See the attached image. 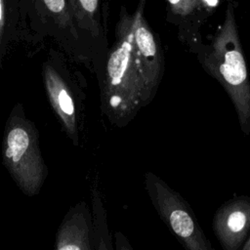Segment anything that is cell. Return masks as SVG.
I'll list each match as a JSON object with an SVG mask.
<instances>
[{"label": "cell", "mask_w": 250, "mask_h": 250, "mask_svg": "<svg viewBox=\"0 0 250 250\" xmlns=\"http://www.w3.org/2000/svg\"><path fill=\"white\" fill-rule=\"evenodd\" d=\"M192 54L203 70L225 89L237 114L241 132L250 135V79L233 3H228L225 20L210 43L203 42Z\"/></svg>", "instance_id": "6da1fadb"}, {"label": "cell", "mask_w": 250, "mask_h": 250, "mask_svg": "<svg viewBox=\"0 0 250 250\" xmlns=\"http://www.w3.org/2000/svg\"><path fill=\"white\" fill-rule=\"evenodd\" d=\"M102 97L104 112L119 126L148 104L134 53L132 14L125 6L120 8L115 41L107 53Z\"/></svg>", "instance_id": "7a4b0ae2"}, {"label": "cell", "mask_w": 250, "mask_h": 250, "mask_svg": "<svg viewBox=\"0 0 250 250\" xmlns=\"http://www.w3.org/2000/svg\"><path fill=\"white\" fill-rule=\"evenodd\" d=\"M2 148L4 164L18 187L28 196L36 195L47 169L39 149L37 131L25 118L21 104L13 109L6 123Z\"/></svg>", "instance_id": "3957f363"}, {"label": "cell", "mask_w": 250, "mask_h": 250, "mask_svg": "<svg viewBox=\"0 0 250 250\" xmlns=\"http://www.w3.org/2000/svg\"><path fill=\"white\" fill-rule=\"evenodd\" d=\"M148 196L161 220L187 250H213L188 202L152 172L145 174Z\"/></svg>", "instance_id": "277c9868"}, {"label": "cell", "mask_w": 250, "mask_h": 250, "mask_svg": "<svg viewBox=\"0 0 250 250\" xmlns=\"http://www.w3.org/2000/svg\"><path fill=\"white\" fill-rule=\"evenodd\" d=\"M23 28L35 35L51 36L70 51L84 50L67 0H20Z\"/></svg>", "instance_id": "5b68a950"}, {"label": "cell", "mask_w": 250, "mask_h": 250, "mask_svg": "<svg viewBox=\"0 0 250 250\" xmlns=\"http://www.w3.org/2000/svg\"><path fill=\"white\" fill-rule=\"evenodd\" d=\"M145 4L146 0H140L132 14V32L136 62L149 103L155 96L164 73V56L157 35L145 18Z\"/></svg>", "instance_id": "8992f818"}, {"label": "cell", "mask_w": 250, "mask_h": 250, "mask_svg": "<svg viewBox=\"0 0 250 250\" xmlns=\"http://www.w3.org/2000/svg\"><path fill=\"white\" fill-rule=\"evenodd\" d=\"M221 0H166V20L177 27L179 40L193 53L202 43L201 27Z\"/></svg>", "instance_id": "52a82bcc"}, {"label": "cell", "mask_w": 250, "mask_h": 250, "mask_svg": "<svg viewBox=\"0 0 250 250\" xmlns=\"http://www.w3.org/2000/svg\"><path fill=\"white\" fill-rule=\"evenodd\" d=\"M212 227L224 250L242 248L250 234V197L238 195L223 203L214 214Z\"/></svg>", "instance_id": "ba28073f"}, {"label": "cell", "mask_w": 250, "mask_h": 250, "mask_svg": "<svg viewBox=\"0 0 250 250\" xmlns=\"http://www.w3.org/2000/svg\"><path fill=\"white\" fill-rule=\"evenodd\" d=\"M79 39L85 49L106 45L105 20L102 0H67Z\"/></svg>", "instance_id": "9c48e42d"}, {"label": "cell", "mask_w": 250, "mask_h": 250, "mask_svg": "<svg viewBox=\"0 0 250 250\" xmlns=\"http://www.w3.org/2000/svg\"><path fill=\"white\" fill-rule=\"evenodd\" d=\"M43 73L45 88L50 104L59 116L68 137L75 145H77L78 132L76 107L71 90L64 78L52 64L46 63L44 65Z\"/></svg>", "instance_id": "30bf717a"}, {"label": "cell", "mask_w": 250, "mask_h": 250, "mask_svg": "<svg viewBox=\"0 0 250 250\" xmlns=\"http://www.w3.org/2000/svg\"><path fill=\"white\" fill-rule=\"evenodd\" d=\"M92 227L89 212L84 203H80L68 212L62 223L56 238L58 250H89L91 245Z\"/></svg>", "instance_id": "8fae6325"}, {"label": "cell", "mask_w": 250, "mask_h": 250, "mask_svg": "<svg viewBox=\"0 0 250 250\" xmlns=\"http://www.w3.org/2000/svg\"><path fill=\"white\" fill-rule=\"evenodd\" d=\"M22 29L20 0H0V56Z\"/></svg>", "instance_id": "7c38bea8"}, {"label": "cell", "mask_w": 250, "mask_h": 250, "mask_svg": "<svg viewBox=\"0 0 250 250\" xmlns=\"http://www.w3.org/2000/svg\"><path fill=\"white\" fill-rule=\"evenodd\" d=\"M242 250H250V234L242 246Z\"/></svg>", "instance_id": "4fadbf2b"}, {"label": "cell", "mask_w": 250, "mask_h": 250, "mask_svg": "<svg viewBox=\"0 0 250 250\" xmlns=\"http://www.w3.org/2000/svg\"><path fill=\"white\" fill-rule=\"evenodd\" d=\"M228 3H233L234 2V0H226Z\"/></svg>", "instance_id": "5bb4252c"}]
</instances>
